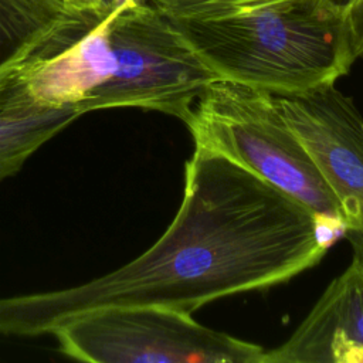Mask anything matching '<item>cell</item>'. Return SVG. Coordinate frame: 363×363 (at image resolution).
Returning <instances> with one entry per match:
<instances>
[{"instance_id":"3957f363","label":"cell","mask_w":363,"mask_h":363,"mask_svg":"<svg viewBox=\"0 0 363 363\" xmlns=\"http://www.w3.org/2000/svg\"><path fill=\"white\" fill-rule=\"evenodd\" d=\"M196 146L224 155L303 204L333 237L339 206L275 95L228 79L213 81L186 122Z\"/></svg>"},{"instance_id":"4fadbf2b","label":"cell","mask_w":363,"mask_h":363,"mask_svg":"<svg viewBox=\"0 0 363 363\" xmlns=\"http://www.w3.org/2000/svg\"><path fill=\"white\" fill-rule=\"evenodd\" d=\"M332 7H335L336 10L346 13L349 10V7L354 3V0H326Z\"/></svg>"},{"instance_id":"9c48e42d","label":"cell","mask_w":363,"mask_h":363,"mask_svg":"<svg viewBox=\"0 0 363 363\" xmlns=\"http://www.w3.org/2000/svg\"><path fill=\"white\" fill-rule=\"evenodd\" d=\"M84 112L35 98L21 74L0 84V182L14 176L45 142Z\"/></svg>"},{"instance_id":"5bb4252c","label":"cell","mask_w":363,"mask_h":363,"mask_svg":"<svg viewBox=\"0 0 363 363\" xmlns=\"http://www.w3.org/2000/svg\"><path fill=\"white\" fill-rule=\"evenodd\" d=\"M143 3H146V0H113V10L129 7V6H136V4H143Z\"/></svg>"},{"instance_id":"277c9868","label":"cell","mask_w":363,"mask_h":363,"mask_svg":"<svg viewBox=\"0 0 363 363\" xmlns=\"http://www.w3.org/2000/svg\"><path fill=\"white\" fill-rule=\"evenodd\" d=\"M109 75L82 102L84 113L133 106L182 119L220 79L176 26L149 3L108 14Z\"/></svg>"},{"instance_id":"52a82bcc","label":"cell","mask_w":363,"mask_h":363,"mask_svg":"<svg viewBox=\"0 0 363 363\" xmlns=\"http://www.w3.org/2000/svg\"><path fill=\"white\" fill-rule=\"evenodd\" d=\"M264 363H363V259L353 257Z\"/></svg>"},{"instance_id":"7a4b0ae2","label":"cell","mask_w":363,"mask_h":363,"mask_svg":"<svg viewBox=\"0 0 363 363\" xmlns=\"http://www.w3.org/2000/svg\"><path fill=\"white\" fill-rule=\"evenodd\" d=\"M169 20L218 78L272 95L335 84L356 60L346 16L326 0H274Z\"/></svg>"},{"instance_id":"30bf717a","label":"cell","mask_w":363,"mask_h":363,"mask_svg":"<svg viewBox=\"0 0 363 363\" xmlns=\"http://www.w3.org/2000/svg\"><path fill=\"white\" fill-rule=\"evenodd\" d=\"M274 0H146L169 18H197L235 11Z\"/></svg>"},{"instance_id":"5b68a950","label":"cell","mask_w":363,"mask_h":363,"mask_svg":"<svg viewBox=\"0 0 363 363\" xmlns=\"http://www.w3.org/2000/svg\"><path fill=\"white\" fill-rule=\"evenodd\" d=\"M60 350L92 363H264L265 349L156 305L81 312L51 332Z\"/></svg>"},{"instance_id":"8992f818","label":"cell","mask_w":363,"mask_h":363,"mask_svg":"<svg viewBox=\"0 0 363 363\" xmlns=\"http://www.w3.org/2000/svg\"><path fill=\"white\" fill-rule=\"evenodd\" d=\"M291 129L301 139L330 189L343 235L353 257L363 259V118L335 84L305 94L275 95Z\"/></svg>"},{"instance_id":"ba28073f","label":"cell","mask_w":363,"mask_h":363,"mask_svg":"<svg viewBox=\"0 0 363 363\" xmlns=\"http://www.w3.org/2000/svg\"><path fill=\"white\" fill-rule=\"evenodd\" d=\"M99 20L65 0H0V84L61 51Z\"/></svg>"},{"instance_id":"6da1fadb","label":"cell","mask_w":363,"mask_h":363,"mask_svg":"<svg viewBox=\"0 0 363 363\" xmlns=\"http://www.w3.org/2000/svg\"><path fill=\"white\" fill-rule=\"evenodd\" d=\"M332 237L299 201L221 153L196 146L177 214L133 261L88 284L0 298V335L51 333L112 305L191 313L238 292L282 284L316 265Z\"/></svg>"},{"instance_id":"8fae6325","label":"cell","mask_w":363,"mask_h":363,"mask_svg":"<svg viewBox=\"0 0 363 363\" xmlns=\"http://www.w3.org/2000/svg\"><path fill=\"white\" fill-rule=\"evenodd\" d=\"M345 16H346L353 54L356 58H362L363 57V0H354V3L349 7Z\"/></svg>"},{"instance_id":"7c38bea8","label":"cell","mask_w":363,"mask_h":363,"mask_svg":"<svg viewBox=\"0 0 363 363\" xmlns=\"http://www.w3.org/2000/svg\"><path fill=\"white\" fill-rule=\"evenodd\" d=\"M65 3L77 11L104 18L113 11V0H65Z\"/></svg>"}]
</instances>
